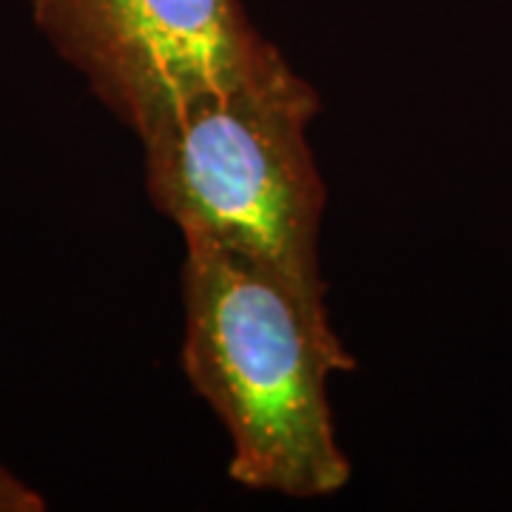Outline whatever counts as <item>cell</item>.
<instances>
[{
  "label": "cell",
  "mask_w": 512,
  "mask_h": 512,
  "mask_svg": "<svg viewBox=\"0 0 512 512\" xmlns=\"http://www.w3.org/2000/svg\"><path fill=\"white\" fill-rule=\"evenodd\" d=\"M180 291V365L231 439V481L296 501L342 493L350 458L328 379L356 370V359L328 305L205 239H185Z\"/></svg>",
  "instance_id": "6da1fadb"
},
{
  "label": "cell",
  "mask_w": 512,
  "mask_h": 512,
  "mask_svg": "<svg viewBox=\"0 0 512 512\" xmlns=\"http://www.w3.org/2000/svg\"><path fill=\"white\" fill-rule=\"evenodd\" d=\"M319 92L282 60L188 106L140 140L154 208L183 239H205L328 305L319 237L325 183L308 143Z\"/></svg>",
  "instance_id": "7a4b0ae2"
},
{
  "label": "cell",
  "mask_w": 512,
  "mask_h": 512,
  "mask_svg": "<svg viewBox=\"0 0 512 512\" xmlns=\"http://www.w3.org/2000/svg\"><path fill=\"white\" fill-rule=\"evenodd\" d=\"M37 29L140 140L285 57L242 0H29Z\"/></svg>",
  "instance_id": "3957f363"
},
{
  "label": "cell",
  "mask_w": 512,
  "mask_h": 512,
  "mask_svg": "<svg viewBox=\"0 0 512 512\" xmlns=\"http://www.w3.org/2000/svg\"><path fill=\"white\" fill-rule=\"evenodd\" d=\"M46 510L43 495L23 484L15 473L0 467V512H40Z\"/></svg>",
  "instance_id": "277c9868"
}]
</instances>
